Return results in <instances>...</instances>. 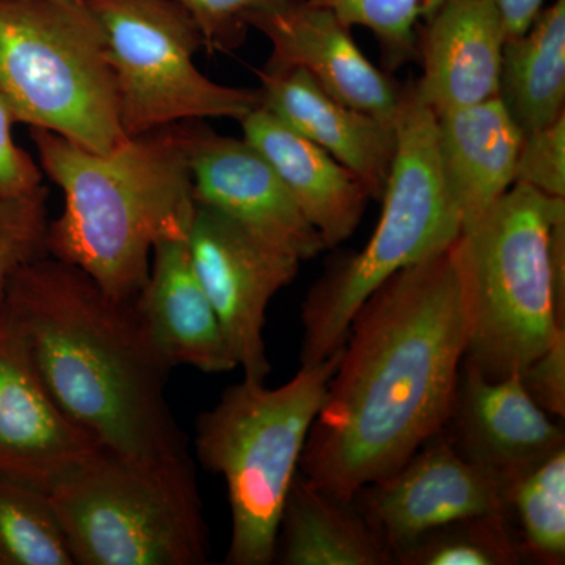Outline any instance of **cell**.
Masks as SVG:
<instances>
[{
  "mask_svg": "<svg viewBox=\"0 0 565 565\" xmlns=\"http://www.w3.org/2000/svg\"><path fill=\"white\" fill-rule=\"evenodd\" d=\"M451 247L394 274L353 318L300 459L323 492L353 500L448 426L467 348Z\"/></svg>",
  "mask_w": 565,
  "mask_h": 565,
  "instance_id": "cell-1",
  "label": "cell"
},
{
  "mask_svg": "<svg viewBox=\"0 0 565 565\" xmlns=\"http://www.w3.org/2000/svg\"><path fill=\"white\" fill-rule=\"evenodd\" d=\"M7 308L58 407L107 455L202 508L188 441L167 399L173 370L137 310L46 255L14 275Z\"/></svg>",
  "mask_w": 565,
  "mask_h": 565,
  "instance_id": "cell-2",
  "label": "cell"
},
{
  "mask_svg": "<svg viewBox=\"0 0 565 565\" xmlns=\"http://www.w3.org/2000/svg\"><path fill=\"white\" fill-rule=\"evenodd\" d=\"M41 172L61 188L47 253L77 267L118 300L139 296L154 244L192 222L195 196L181 125L93 152L31 128Z\"/></svg>",
  "mask_w": 565,
  "mask_h": 565,
  "instance_id": "cell-3",
  "label": "cell"
},
{
  "mask_svg": "<svg viewBox=\"0 0 565 565\" xmlns=\"http://www.w3.org/2000/svg\"><path fill=\"white\" fill-rule=\"evenodd\" d=\"M451 252L463 362L493 381L522 373L565 332V199L515 182Z\"/></svg>",
  "mask_w": 565,
  "mask_h": 565,
  "instance_id": "cell-4",
  "label": "cell"
},
{
  "mask_svg": "<svg viewBox=\"0 0 565 565\" xmlns=\"http://www.w3.org/2000/svg\"><path fill=\"white\" fill-rule=\"evenodd\" d=\"M340 353L300 364L278 388L244 377L199 416L196 457L228 490L232 537L225 564L275 563L282 508Z\"/></svg>",
  "mask_w": 565,
  "mask_h": 565,
  "instance_id": "cell-5",
  "label": "cell"
},
{
  "mask_svg": "<svg viewBox=\"0 0 565 565\" xmlns=\"http://www.w3.org/2000/svg\"><path fill=\"white\" fill-rule=\"evenodd\" d=\"M394 128L396 151L373 236L363 250L334 263L305 299V366L343 348L353 318L379 286L448 250L462 233L441 177L437 115L419 98L415 82L403 87Z\"/></svg>",
  "mask_w": 565,
  "mask_h": 565,
  "instance_id": "cell-6",
  "label": "cell"
},
{
  "mask_svg": "<svg viewBox=\"0 0 565 565\" xmlns=\"http://www.w3.org/2000/svg\"><path fill=\"white\" fill-rule=\"evenodd\" d=\"M0 96L14 122L85 150L129 140L102 29L84 0H0Z\"/></svg>",
  "mask_w": 565,
  "mask_h": 565,
  "instance_id": "cell-7",
  "label": "cell"
},
{
  "mask_svg": "<svg viewBox=\"0 0 565 565\" xmlns=\"http://www.w3.org/2000/svg\"><path fill=\"white\" fill-rule=\"evenodd\" d=\"M102 29L128 137L204 118L241 121L259 90L228 87L195 63L203 36L178 0H84Z\"/></svg>",
  "mask_w": 565,
  "mask_h": 565,
  "instance_id": "cell-8",
  "label": "cell"
},
{
  "mask_svg": "<svg viewBox=\"0 0 565 565\" xmlns=\"http://www.w3.org/2000/svg\"><path fill=\"white\" fill-rule=\"evenodd\" d=\"M74 565H203V509L99 451L47 490Z\"/></svg>",
  "mask_w": 565,
  "mask_h": 565,
  "instance_id": "cell-9",
  "label": "cell"
},
{
  "mask_svg": "<svg viewBox=\"0 0 565 565\" xmlns=\"http://www.w3.org/2000/svg\"><path fill=\"white\" fill-rule=\"evenodd\" d=\"M193 267L245 379L273 371L264 343L266 311L291 285L299 259L256 239L221 212L196 203L189 232Z\"/></svg>",
  "mask_w": 565,
  "mask_h": 565,
  "instance_id": "cell-10",
  "label": "cell"
},
{
  "mask_svg": "<svg viewBox=\"0 0 565 565\" xmlns=\"http://www.w3.org/2000/svg\"><path fill=\"white\" fill-rule=\"evenodd\" d=\"M367 522L393 552L465 516L505 514L503 486L460 456L446 430L397 470L353 497Z\"/></svg>",
  "mask_w": 565,
  "mask_h": 565,
  "instance_id": "cell-11",
  "label": "cell"
},
{
  "mask_svg": "<svg viewBox=\"0 0 565 565\" xmlns=\"http://www.w3.org/2000/svg\"><path fill=\"white\" fill-rule=\"evenodd\" d=\"M195 202L300 263L326 250L269 161L245 139L182 122Z\"/></svg>",
  "mask_w": 565,
  "mask_h": 565,
  "instance_id": "cell-12",
  "label": "cell"
},
{
  "mask_svg": "<svg viewBox=\"0 0 565 565\" xmlns=\"http://www.w3.org/2000/svg\"><path fill=\"white\" fill-rule=\"evenodd\" d=\"M99 451L55 403L20 326L0 303V478L47 492Z\"/></svg>",
  "mask_w": 565,
  "mask_h": 565,
  "instance_id": "cell-13",
  "label": "cell"
},
{
  "mask_svg": "<svg viewBox=\"0 0 565 565\" xmlns=\"http://www.w3.org/2000/svg\"><path fill=\"white\" fill-rule=\"evenodd\" d=\"M273 52L264 68L303 70L334 99L394 121L403 87L360 50L352 29L329 10L291 0L252 21Z\"/></svg>",
  "mask_w": 565,
  "mask_h": 565,
  "instance_id": "cell-14",
  "label": "cell"
},
{
  "mask_svg": "<svg viewBox=\"0 0 565 565\" xmlns=\"http://www.w3.org/2000/svg\"><path fill=\"white\" fill-rule=\"evenodd\" d=\"M446 427L460 456L503 487L565 446L563 427L539 407L519 374L493 381L465 362Z\"/></svg>",
  "mask_w": 565,
  "mask_h": 565,
  "instance_id": "cell-15",
  "label": "cell"
},
{
  "mask_svg": "<svg viewBox=\"0 0 565 565\" xmlns=\"http://www.w3.org/2000/svg\"><path fill=\"white\" fill-rule=\"evenodd\" d=\"M423 74L416 92L435 115L500 96L508 33L487 0H445L419 25L416 39Z\"/></svg>",
  "mask_w": 565,
  "mask_h": 565,
  "instance_id": "cell-16",
  "label": "cell"
},
{
  "mask_svg": "<svg viewBox=\"0 0 565 565\" xmlns=\"http://www.w3.org/2000/svg\"><path fill=\"white\" fill-rule=\"evenodd\" d=\"M191 223L166 234L152 247L150 270L136 307L170 366L232 373L236 360L193 267Z\"/></svg>",
  "mask_w": 565,
  "mask_h": 565,
  "instance_id": "cell-17",
  "label": "cell"
},
{
  "mask_svg": "<svg viewBox=\"0 0 565 565\" xmlns=\"http://www.w3.org/2000/svg\"><path fill=\"white\" fill-rule=\"evenodd\" d=\"M262 107L275 115L363 182L381 200L396 151L394 121L353 109L322 90L303 70L256 71Z\"/></svg>",
  "mask_w": 565,
  "mask_h": 565,
  "instance_id": "cell-18",
  "label": "cell"
},
{
  "mask_svg": "<svg viewBox=\"0 0 565 565\" xmlns=\"http://www.w3.org/2000/svg\"><path fill=\"white\" fill-rule=\"evenodd\" d=\"M241 125L244 139L274 167L326 248L348 241L371 199L363 182L262 106L245 115Z\"/></svg>",
  "mask_w": 565,
  "mask_h": 565,
  "instance_id": "cell-19",
  "label": "cell"
},
{
  "mask_svg": "<svg viewBox=\"0 0 565 565\" xmlns=\"http://www.w3.org/2000/svg\"><path fill=\"white\" fill-rule=\"evenodd\" d=\"M523 137L500 96L437 115L441 177L462 230L515 184Z\"/></svg>",
  "mask_w": 565,
  "mask_h": 565,
  "instance_id": "cell-20",
  "label": "cell"
},
{
  "mask_svg": "<svg viewBox=\"0 0 565 565\" xmlns=\"http://www.w3.org/2000/svg\"><path fill=\"white\" fill-rule=\"evenodd\" d=\"M282 565H392L394 556L353 500H341L296 476L278 526Z\"/></svg>",
  "mask_w": 565,
  "mask_h": 565,
  "instance_id": "cell-21",
  "label": "cell"
},
{
  "mask_svg": "<svg viewBox=\"0 0 565 565\" xmlns=\"http://www.w3.org/2000/svg\"><path fill=\"white\" fill-rule=\"evenodd\" d=\"M500 98L523 136L565 114V0H553L525 33L505 41Z\"/></svg>",
  "mask_w": 565,
  "mask_h": 565,
  "instance_id": "cell-22",
  "label": "cell"
},
{
  "mask_svg": "<svg viewBox=\"0 0 565 565\" xmlns=\"http://www.w3.org/2000/svg\"><path fill=\"white\" fill-rule=\"evenodd\" d=\"M505 514L526 559L565 563V446L503 487Z\"/></svg>",
  "mask_w": 565,
  "mask_h": 565,
  "instance_id": "cell-23",
  "label": "cell"
},
{
  "mask_svg": "<svg viewBox=\"0 0 565 565\" xmlns=\"http://www.w3.org/2000/svg\"><path fill=\"white\" fill-rule=\"evenodd\" d=\"M0 565H74L50 497L0 478Z\"/></svg>",
  "mask_w": 565,
  "mask_h": 565,
  "instance_id": "cell-24",
  "label": "cell"
},
{
  "mask_svg": "<svg viewBox=\"0 0 565 565\" xmlns=\"http://www.w3.org/2000/svg\"><path fill=\"white\" fill-rule=\"evenodd\" d=\"M526 559L508 514L465 516L422 535L397 553V565H516Z\"/></svg>",
  "mask_w": 565,
  "mask_h": 565,
  "instance_id": "cell-25",
  "label": "cell"
},
{
  "mask_svg": "<svg viewBox=\"0 0 565 565\" xmlns=\"http://www.w3.org/2000/svg\"><path fill=\"white\" fill-rule=\"evenodd\" d=\"M329 10L349 29L363 28L377 40L386 73L418 61V29L445 0H300Z\"/></svg>",
  "mask_w": 565,
  "mask_h": 565,
  "instance_id": "cell-26",
  "label": "cell"
},
{
  "mask_svg": "<svg viewBox=\"0 0 565 565\" xmlns=\"http://www.w3.org/2000/svg\"><path fill=\"white\" fill-rule=\"evenodd\" d=\"M47 189L0 199V303L14 275L47 253Z\"/></svg>",
  "mask_w": 565,
  "mask_h": 565,
  "instance_id": "cell-27",
  "label": "cell"
},
{
  "mask_svg": "<svg viewBox=\"0 0 565 565\" xmlns=\"http://www.w3.org/2000/svg\"><path fill=\"white\" fill-rule=\"evenodd\" d=\"M191 13L210 51L230 52L244 43L252 21L291 0H178Z\"/></svg>",
  "mask_w": 565,
  "mask_h": 565,
  "instance_id": "cell-28",
  "label": "cell"
},
{
  "mask_svg": "<svg viewBox=\"0 0 565 565\" xmlns=\"http://www.w3.org/2000/svg\"><path fill=\"white\" fill-rule=\"evenodd\" d=\"M515 182L544 195L565 199V114L546 128L523 137Z\"/></svg>",
  "mask_w": 565,
  "mask_h": 565,
  "instance_id": "cell-29",
  "label": "cell"
},
{
  "mask_svg": "<svg viewBox=\"0 0 565 565\" xmlns=\"http://www.w3.org/2000/svg\"><path fill=\"white\" fill-rule=\"evenodd\" d=\"M13 115L0 96V199H17L43 188V172L11 134Z\"/></svg>",
  "mask_w": 565,
  "mask_h": 565,
  "instance_id": "cell-30",
  "label": "cell"
},
{
  "mask_svg": "<svg viewBox=\"0 0 565 565\" xmlns=\"http://www.w3.org/2000/svg\"><path fill=\"white\" fill-rule=\"evenodd\" d=\"M523 385L546 414L564 419L565 416V332L559 333L533 363L519 374Z\"/></svg>",
  "mask_w": 565,
  "mask_h": 565,
  "instance_id": "cell-31",
  "label": "cell"
},
{
  "mask_svg": "<svg viewBox=\"0 0 565 565\" xmlns=\"http://www.w3.org/2000/svg\"><path fill=\"white\" fill-rule=\"evenodd\" d=\"M504 22L508 40L525 33L548 0H487Z\"/></svg>",
  "mask_w": 565,
  "mask_h": 565,
  "instance_id": "cell-32",
  "label": "cell"
}]
</instances>
